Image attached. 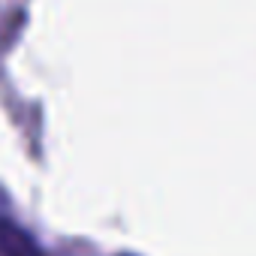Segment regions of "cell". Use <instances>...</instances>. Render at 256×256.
Segmentation results:
<instances>
[{
    "label": "cell",
    "instance_id": "obj_1",
    "mask_svg": "<svg viewBox=\"0 0 256 256\" xmlns=\"http://www.w3.org/2000/svg\"><path fill=\"white\" fill-rule=\"evenodd\" d=\"M0 253L4 256H40V247L22 226L0 220Z\"/></svg>",
    "mask_w": 256,
    "mask_h": 256
}]
</instances>
